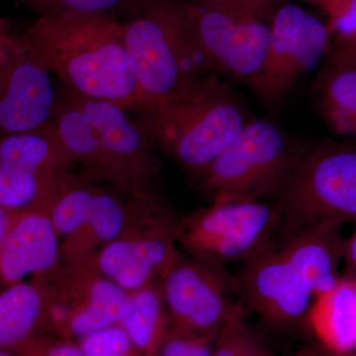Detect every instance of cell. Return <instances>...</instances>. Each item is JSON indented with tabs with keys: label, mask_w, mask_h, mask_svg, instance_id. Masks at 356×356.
<instances>
[{
	"label": "cell",
	"mask_w": 356,
	"mask_h": 356,
	"mask_svg": "<svg viewBox=\"0 0 356 356\" xmlns=\"http://www.w3.org/2000/svg\"><path fill=\"white\" fill-rule=\"evenodd\" d=\"M216 337L197 336L170 327L158 356H213Z\"/></svg>",
	"instance_id": "obj_26"
},
{
	"label": "cell",
	"mask_w": 356,
	"mask_h": 356,
	"mask_svg": "<svg viewBox=\"0 0 356 356\" xmlns=\"http://www.w3.org/2000/svg\"><path fill=\"white\" fill-rule=\"evenodd\" d=\"M247 309L236 302L235 310L215 341L213 356H271L248 329Z\"/></svg>",
	"instance_id": "obj_24"
},
{
	"label": "cell",
	"mask_w": 356,
	"mask_h": 356,
	"mask_svg": "<svg viewBox=\"0 0 356 356\" xmlns=\"http://www.w3.org/2000/svg\"><path fill=\"white\" fill-rule=\"evenodd\" d=\"M161 286L170 327L217 337L235 310L234 278L225 267L177 254L163 274Z\"/></svg>",
	"instance_id": "obj_11"
},
{
	"label": "cell",
	"mask_w": 356,
	"mask_h": 356,
	"mask_svg": "<svg viewBox=\"0 0 356 356\" xmlns=\"http://www.w3.org/2000/svg\"><path fill=\"white\" fill-rule=\"evenodd\" d=\"M344 275L356 278V225L355 231L346 238L343 257Z\"/></svg>",
	"instance_id": "obj_29"
},
{
	"label": "cell",
	"mask_w": 356,
	"mask_h": 356,
	"mask_svg": "<svg viewBox=\"0 0 356 356\" xmlns=\"http://www.w3.org/2000/svg\"><path fill=\"white\" fill-rule=\"evenodd\" d=\"M327 63L332 69L356 70V38L332 41Z\"/></svg>",
	"instance_id": "obj_28"
},
{
	"label": "cell",
	"mask_w": 356,
	"mask_h": 356,
	"mask_svg": "<svg viewBox=\"0 0 356 356\" xmlns=\"http://www.w3.org/2000/svg\"><path fill=\"white\" fill-rule=\"evenodd\" d=\"M132 293L103 277L89 287L86 303L72 314L70 331L74 336H88L100 330L120 325L130 308Z\"/></svg>",
	"instance_id": "obj_18"
},
{
	"label": "cell",
	"mask_w": 356,
	"mask_h": 356,
	"mask_svg": "<svg viewBox=\"0 0 356 356\" xmlns=\"http://www.w3.org/2000/svg\"><path fill=\"white\" fill-rule=\"evenodd\" d=\"M7 212H8V211L4 209L2 206H0V250H1L2 247H3V243L6 242L9 229H10V226H9V217Z\"/></svg>",
	"instance_id": "obj_31"
},
{
	"label": "cell",
	"mask_w": 356,
	"mask_h": 356,
	"mask_svg": "<svg viewBox=\"0 0 356 356\" xmlns=\"http://www.w3.org/2000/svg\"><path fill=\"white\" fill-rule=\"evenodd\" d=\"M332 43L325 22L303 7L281 3L271 21L266 58L245 83L266 104H277L327 58Z\"/></svg>",
	"instance_id": "obj_8"
},
{
	"label": "cell",
	"mask_w": 356,
	"mask_h": 356,
	"mask_svg": "<svg viewBox=\"0 0 356 356\" xmlns=\"http://www.w3.org/2000/svg\"><path fill=\"white\" fill-rule=\"evenodd\" d=\"M234 287L245 309L273 327L290 330L308 325L315 292L278 236L243 261Z\"/></svg>",
	"instance_id": "obj_9"
},
{
	"label": "cell",
	"mask_w": 356,
	"mask_h": 356,
	"mask_svg": "<svg viewBox=\"0 0 356 356\" xmlns=\"http://www.w3.org/2000/svg\"><path fill=\"white\" fill-rule=\"evenodd\" d=\"M308 325L332 355H355L356 278L343 274L336 286L317 297Z\"/></svg>",
	"instance_id": "obj_16"
},
{
	"label": "cell",
	"mask_w": 356,
	"mask_h": 356,
	"mask_svg": "<svg viewBox=\"0 0 356 356\" xmlns=\"http://www.w3.org/2000/svg\"><path fill=\"white\" fill-rule=\"evenodd\" d=\"M74 163L51 127L0 135V206L7 211L50 206Z\"/></svg>",
	"instance_id": "obj_10"
},
{
	"label": "cell",
	"mask_w": 356,
	"mask_h": 356,
	"mask_svg": "<svg viewBox=\"0 0 356 356\" xmlns=\"http://www.w3.org/2000/svg\"><path fill=\"white\" fill-rule=\"evenodd\" d=\"M0 356H13V355H9V353H7L6 351L0 350Z\"/></svg>",
	"instance_id": "obj_35"
},
{
	"label": "cell",
	"mask_w": 356,
	"mask_h": 356,
	"mask_svg": "<svg viewBox=\"0 0 356 356\" xmlns=\"http://www.w3.org/2000/svg\"><path fill=\"white\" fill-rule=\"evenodd\" d=\"M307 2H310L314 6L320 7L323 13L329 10L330 8L337 1V0H305Z\"/></svg>",
	"instance_id": "obj_32"
},
{
	"label": "cell",
	"mask_w": 356,
	"mask_h": 356,
	"mask_svg": "<svg viewBox=\"0 0 356 356\" xmlns=\"http://www.w3.org/2000/svg\"><path fill=\"white\" fill-rule=\"evenodd\" d=\"M20 37L65 88L142 113L124 20L95 14L42 15Z\"/></svg>",
	"instance_id": "obj_1"
},
{
	"label": "cell",
	"mask_w": 356,
	"mask_h": 356,
	"mask_svg": "<svg viewBox=\"0 0 356 356\" xmlns=\"http://www.w3.org/2000/svg\"><path fill=\"white\" fill-rule=\"evenodd\" d=\"M250 119L235 91L217 74H209L168 106L142 115L140 121L159 147L197 175Z\"/></svg>",
	"instance_id": "obj_3"
},
{
	"label": "cell",
	"mask_w": 356,
	"mask_h": 356,
	"mask_svg": "<svg viewBox=\"0 0 356 356\" xmlns=\"http://www.w3.org/2000/svg\"><path fill=\"white\" fill-rule=\"evenodd\" d=\"M43 310L38 288L15 283L0 293V346L22 341L36 327Z\"/></svg>",
	"instance_id": "obj_20"
},
{
	"label": "cell",
	"mask_w": 356,
	"mask_h": 356,
	"mask_svg": "<svg viewBox=\"0 0 356 356\" xmlns=\"http://www.w3.org/2000/svg\"><path fill=\"white\" fill-rule=\"evenodd\" d=\"M184 2H207V1H215V0H180Z\"/></svg>",
	"instance_id": "obj_34"
},
{
	"label": "cell",
	"mask_w": 356,
	"mask_h": 356,
	"mask_svg": "<svg viewBox=\"0 0 356 356\" xmlns=\"http://www.w3.org/2000/svg\"><path fill=\"white\" fill-rule=\"evenodd\" d=\"M316 86L325 120L339 135L356 137V70L327 67Z\"/></svg>",
	"instance_id": "obj_19"
},
{
	"label": "cell",
	"mask_w": 356,
	"mask_h": 356,
	"mask_svg": "<svg viewBox=\"0 0 356 356\" xmlns=\"http://www.w3.org/2000/svg\"><path fill=\"white\" fill-rule=\"evenodd\" d=\"M142 115L168 106L211 74L180 0H143L124 20Z\"/></svg>",
	"instance_id": "obj_2"
},
{
	"label": "cell",
	"mask_w": 356,
	"mask_h": 356,
	"mask_svg": "<svg viewBox=\"0 0 356 356\" xmlns=\"http://www.w3.org/2000/svg\"><path fill=\"white\" fill-rule=\"evenodd\" d=\"M95 187L65 180L50 206V217L60 236H72L86 227Z\"/></svg>",
	"instance_id": "obj_21"
},
{
	"label": "cell",
	"mask_w": 356,
	"mask_h": 356,
	"mask_svg": "<svg viewBox=\"0 0 356 356\" xmlns=\"http://www.w3.org/2000/svg\"><path fill=\"white\" fill-rule=\"evenodd\" d=\"M79 346L86 356H132L134 350L136 351L132 341L121 325L81 337Z\"/></svg>",
	"instance_id": "obj_25"
},
{
	"label": "cell",
	"mask_w": 356,
	"mask_h": 356,
	"mask_svg": "<svg viewBox=\"0 0 356 356\" xmlns=\"http://www.w3.org/2000/svg\"><path fill=\"white\" fill-rule=\"evenodd\" d=\"M139 356H158L170 323L161 286L153 284L131 295L130 308L120 324Z\"/></svg>",
	"instance_id": "obj_17"
},
{
	"label": "cell",
	"mask_w": 356,
	"mask_h": 356,
	"mask_svg": "<svg viewBox=\"0 0 356 356\" xmlns=\"http://www.w3.org/2000/svg\"><path fill=\"white\" fill-rule=\"evenodd\" d=\"M305 149L273 122L252 118L238 137L195 175L211 202L276 201Z\"/></svg>",
	"instance_id": "obj_4"
},
{
	"label": "cell",
	"mask_w": 356,
	"mask_h": 356,
	"mask_svg": "<svg viewBox=\"0 0 356 356\" xmlns=\"http://www.w3.org/2000/svg\"><path fill=\"white\" fill-rule=\"evenodd\" d=\"M58 236L50 214L32 212L21 217L9 229L0 250L2 277L15 284L53 269L60 259Z\"/></svg>",
	"instance_id": "obj_15"
},
{
	"label": "cell",
	"mask_w": 356,
	"mask_h": 356,
	"mask_svg": "<svg viewBox=\"0 0 356 356\" xmlns=\"http://www.w3.org/2000/svg\"><path fill=\"white\" fill-rule=\"evenodd\" d=\"M47 356H86L79 346L70 343L56 344L47 353Z\"/></svg>",
	"instance_id": "obj_30"
},
{
	"label": "cell",
	"mask_w": 356,
	"mask_h": 356,
	"mask_svg": "<svg viewBox=\"0 0 356 356\" xmlns=\"http://www.w3.org/2000/svg\"><path fill=\"white\" fill-rule=\"evenodd\" d=\"M70 92L104 147L118 189L137 198L151 197V187L158 173L154 156L158 145L143 122L134 120L130 111L115 103Z\"/></svg>",
	"instance_id": "obj_13"
},
{
	"label": "cell",
	"mask_w": 356,
	"mask_h": 356,
	"mask_svg": "<svg viewBox=\"0 0 356 356\" xmlns=\"http://www.w3.org/2000/svg\"><path fill=\"white\" fill-rule=\"evenodd\" d=\"M332 356H334V355H332ZM351 356H356V355H351Z\"/></svg>",
	"instance_id": "obj_36"
},
{
	"label": "cell",
	"mask_w": 356,
	"mask_h": 356,
	"mask_svg": "<svg viewBox=\"0 0 356 356\" xmlns=\"http://www.w3.org/2000/svg\"><path fill=\"white\" fill-rule=\"evenodd\" d=\"M325 14L332 41L356 38V0H337Z\"/></svg>",
	"instance_id": "obj_27"
},
{
	"label": "cell",
	"mask_w": 356,
	"mask_h": 356,
	"mask_svg": "<svg viewBox=\"0 0 356 356\" xmlns=\"http://www.w3.org/2000/svg\"><path fill=\"white\" fill-rule=\"evenodd\" d=\"M54 76L2 22L0 29V135L32 132L53 121L58 96Z\"/></svg>",
	"instance_id": "obj_12"
},
{
	"label": "cell",
	"mask_w": 356,
	"mask_h": 356,
	"mask_svg": "<svg viewBox=\"0 0 356 356\" xmlns=\"http://www.w3.org/2000/svg\"><path fill=\"white\" fill-rule=\"evenodd\" d=\"M283 1H181L211 74L243 81L252 76L266 58L273 14Z\"/></svg>",
	"instance_id": "obj_6"
},
{
	"label": "cell",
	"mask_w": 356,
	"mask_h": 356,
	"mask_svg": "<svg viewBox=\"0 0 356 356\" xmlns=\"http://www.w3.org/2000/svg\"><path fill=\"white\" fill-rule=\"evenodd\" d=\"M127 221V209L113 192L95 187L88 220L96 238L108 243L121 236Z\"/></svg>",
	"instance_id": "obj_23"
},
{
	"label": "cell",
	"mask_w": 356,
	"mask_h": 356,
	"mask_svg": "<svg viewBox=\"0 0 356 356\" xmlns=\"http://www.w3.org/2000/svg\"><path fill=\"white\" fill-rule=\"evenodd\" d=\"M295 356H332L331 353H327V350L323 348L322 350H317V348H309L307 350H302L298 355Z\"/></svg>",
	"instance_id": "obj_33"
},
{
	"label": "cell",
	"mask_w": 356,
	"mask_h": 356,
	"mask_svg": "<svg viewBox=\"0 0 356 356\" xmlns=\"http://www.w3.org/2000/svg\"><path fill=\"white\" fill-rule=\"evenodd\" d=\"M280 231L356 225V146L325 142L306 147L275 201Z\"/></svg>",
	"instance_id": "obj_5"
},
{
	"label": "cell",
	"mask_w": 356,
	"mask_h": 356,
	"mask_svg": "<svg viewBox=\"0 0 356 356\" xmlns=\"http://www.w3.org/2000/svg\"><path fill=\"white\" fill-rule=\"evenodd\" d=\"M282 222L275 201L217 200L175 227V236L196 259L225 267L259 252Z\"/></svg>",
	"instance_id": "obj_7"
},
{
	"label": "cell",
	"mask_w": 356,
	"mask_h": 356,
	"mask_svg": "<svg viewBox=\"0 0 356 356\" xmlns=\"http://www.w3.org/2000/svg\"><path fill=\"white\" fill-rule=\"evenodd\" d=\"M37 15L95 14L126 19L137 10L143 0H20ZM125 20V19H124Z\"/></svg>",
	"instance_id": "obj_22"
},
{
	"label": "cell",
	"mask_w": 356,
	"mask_h": 356,
	"mask_svg": "<svg viewBox=\"0 0 356 356\" xmlns=\"http://www.w3.org/2000/svg\"><path fill=\"white\" fill-rule=\"evenodd\" d=\"M158 217L149 228L135 238H117L105 245L97 264L103 277L129 293L139 291L163 276L178 252L175 227Z\"/></svg>",
	"instance_id": "obj_14"
}]
</instances>
